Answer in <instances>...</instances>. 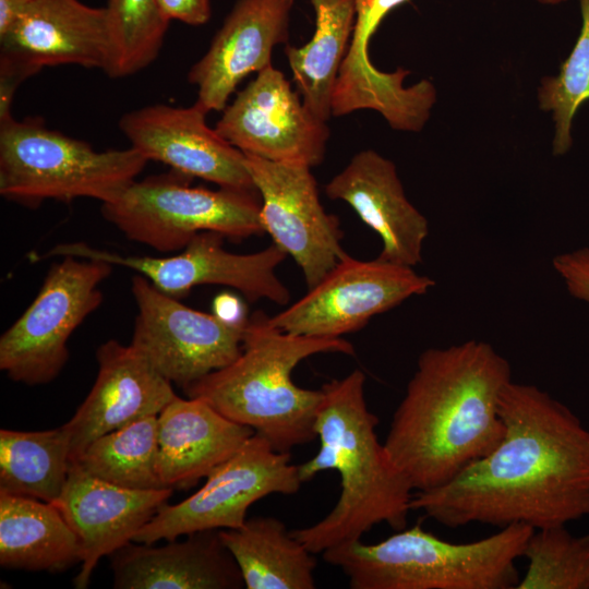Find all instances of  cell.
I'll return each instance as SVG.
<instances>
[{
	"label": "cell",
	"instance_id": "obj_1",
	"mask_svg": "<svg viewBox=\"0 0 589 589\" xmlns=\"http://www.w3.org/2000/svg\"><path fill=\"white\" fill-rule=\"evenodd\" d=\"M496 447L449 482L416 491L411 510L457 528L483 524L532 529L589 515V430L536 385L510 381L500 398Z\"/></svg>",
	"mask_w": 589,
	"mask_h": 589
},
{
	"label": "cell",
	"instance_id": "obj_2",
	"mask_svg": "<svg viewBox=\"0 0 589 589\" xmlns=\"http://www.w3.org/2000/svg\"><path fill=\"white\" fill-rule=\"evenodd\" d=\"M510 381L508 361L482 340L420 354L383 443L413 491L449 482L496 447L500 398Z\"/></svg>",
	"mask_w": 589,
	"mask_h": 589
},
{
	"label": "cell",
	"instance_id": "obj_3",
	"mask_svg": "<svg viewBox=\"0 0 589 589\" xmlns=\"http://www.w3.org/2000/svg\"><path fill=\"white\" fill-rule=\"evenodd\" d=\"M364 385L365 375L354 370L322 387L324 396L314 425L320 448L298 465L302 483L326 470L340 477L334 508L314 525L291 530L313 554L361 540L380 524L395 531L407 526L413 490L378 441V418L368 408Z\"/></svg>",
	"mask_w": 589,
	"mask_h": 589
},
{
	"label": "cell",
	"instance_id": "obj_4",
	"mask_svg": "<svg viewBox=\"0 0 589 589\" xmlns=\"http://www.w3.org/2000/svg\"><path fill=\"white\" fill-rule=\"evenodd\" d=\"M325 352L354 354L342 338L283 332L256 311L247 317L241 352L183 390L209 404L226 418L250 426L278 452L290 453L316 437L314 430L323 389L298 386L291 375L304 359Z\"/></svg>",
	"mask_w": 589,
	"mask_h": 589
},
{
	"label": "cell",
	"instance_id": "obj_5",
	"mask_svg": "<svg viewBox=\"0 0 589 589\" xmlns=\"http://www.w3.org/2000/svg\"><path fill=\"white\" fill-rule=\"evenodd\" d=\"M534 529L510 525L467 543L443 540L420 522L365 544L341 543L323 552L351 589H516V561Z\"/></svg>",
	"mask_w": 589,
	"mask_h": 589
},
{
	"label": "cell",
	"instance_id": "obj_6",
	"mask_svg": "<svg viewBox=\"0 0 589 589\" xmlns=\"http://www.w3.org/2000/svg\"><path fill=\"white\" fill-rule=\"evenodd\" d=\"M147 163L131 146L96 151L39 118L0 122V194L28 206L81 197L112 202Z\"/></svg>",
	"mask_w": 589,
	"mask_h": 589
},
{
	"label": "cell",
	"instance_id": "obj_7",
	"mask_svg": "<svg viewBox=\"0 0 589 589\" xmlns=\"http://www.w3.org/2000/svg\"><path fill=\"white\" fill-rule=\"evenodd\" d=\"M193 178L170 170L135 180L101 204L106 220L128 239L161 253L183 250L200 232L241 240L265 233L257 192L192 187Z\"/></svg>",
	"mask_w": 589,
	"mask_h": 589
},
{
	"label": "cell",
	"instance_id": "obj_8",
	"mask_svg": "<svg viewBox=\"0 0 589 589\" xmlns=\"http://www.w3.org/2000/svg\"><path fill=\"white\" fill-rule=\"evenodd\" d=\"M51 264L28 308L0 337V369L14 382H52L69 359L68 341L103 302L113 265L63 255Z\"/></svg>",
	"mask_w": 589,
	"mask_h": 589
},
{
	"label": "cell",
	"instance_id": "obj_9",
	"mask_svg": "<svg viewBox=\"0 0 589 589\" xmlns=\"http://www.w3.org/2000/svg\"><path fill=\"white\" fill-rule=\"evenodd\" d=\"M290 453L276 450L254 433L229 459L213 469L201 489L175 505L165 504L133 541L154 544L208 529L241 527L248 509L271 494L290 495L302 481Z\"/></svg>",
	"mask_w": 589,
	"mask_h": 589
},
{
	"label": "cell",
	"instance_id": "obj_10",
	"mask_svg": "<svg viewBox=\"0 0 589 589\" xmlns=\"http://www.w3.org/2000/svg\"><path fill=\"white\" fill-rule=\"evenodd\" d=\"M131 290L137 308L131 345L171 384L184 389L240 354L248 316L231 322L194 310L141 274Z\"/></svg>",
	"mask_w": 589,
	"mask_h": 589
},
{
	"label": "cell",
	"instance_id": "obj_11",
	"mask_svg": "<svg viewBox=\"0 0 589 589\" xmlns=\"http://www.w3.org/2000/svg\"><path fill=\"white\" fill-rule=\"evenodd\" d=\"M224 238L216 232H200L180 253L166 257L121 255L84 242L58 244L43 257L72 255L123 266L177 299L194 287L219 285L235 288L250 301L266 299L287 304L290 293L276 268L288 255L274 243L250 254L231 253L224 249Z\"/></svg>",
	"mask_w": 589,
	"mask_h": 589
},
{
	"label": "cell",
	"instance_id": "obj_12",
	"mask_svg": "<svg viewBox=\"0 0 589 589\" xmlns=\"http://www.w3.org/2000/svg\"><path fill=\"white\" fill-rule=\"evenodd\" d=\"M434 285L412 267L347 254L301 299L268 316V322L293 335L339 338L405 300L425 294Z\"/></svg>",
	"mask_w": 589,
	"mask_h": 589
},
{
	"label": "cell",
	"instance_id": "obj_13",
	"mask_svg": "<svg viewBox=\"0 0 589 589\" xmlns=\"http://www.w3.org/2000/svg\"><path fill=\"white\" fill-rule=\"evenodd\" d=\"M244 155L265 232L296 261L308 288L314 287L348 254L338 217L325 212L311 167Z\"/></svg>",
	"mask_w": 589,
	"mask_h": 589
},
{
	"label": "cell",
	"instance_id": "obj_14",
	"mask_svg": "<svg viewBox=\"0 0 589 589\" xmlns=\"http://www.w3.org/2000/svg\"><path fill=\"white\" fill-rule=\"evenodd\" d=\"M215 129L244 154L311 168L323 161L330 134L273 65L237 94Z\"/></svg>",
	"mask_w": 589,
	"mask_h": 589
},
{
	"label": "cell",
	"instance_id": "obj_15",
	"mask_svg": "<svg viewBox=\"0 0 589 589\" xmlns=\"http://www.w3.org/2000/svg\"><path fill=\"white\" fill-rule=\"evenodd\" d=\"M207 113L197 103L189 107L155 104L123 115L119 129L148 161L219 188L257 192L244 153L208 127Z\"/></svg>",
	"mask_w": 589,
	"mask_h": 589
},
{
	"label": "cell",
	"instance_id": "obj_16",
	"mask_svg": "<svg viewBox=\"0 0 589 589\" xmlns=\"http://www.w3.org/2000/svg\"><path fill=\"white\" fill-rule=\"evenodd\" d=\"M95 383L64 424L70 460L75 461L96 438L140 419L158 416L176 397L172 384L130 344L110 339L96 351Z\"/></svg>",
	"mask_w": 589,
	"mask_h": 589
},
{
	"label": "cell",
	"instance_id": "obj_17",
	"mask_svg": "<svg viewBox=\"0 0 589 589\" xmlns=\"http://www.w3.org/2000/svg\"><path fill=\"white\" fill-rule=\"evenodd\" d=\"M172 489L131 490L97 479L71 462L68 481L53 504L77 537L81 568L76 589L88 587L99 560L109 556L167 504Z\"/></svg>",
	"mask_w": 589,
	"mask_h": 589
},
{
	"label": "cell",
	"instance_id": "obj_18",
	"mask_svg": "<svg viewBox=\"0 0 589 589\" xmlns=\"http://www.w3.org/2000/svg\"><path fill=\"white\" fill-rule=\"evenodd\" d=\"M294 0H237L204 56L188 73L195 103L221 111L249 74L272 65V51L289 38Z\"/></svg>",
	"mask_w": 589,
	"mask_h": 589
},
{
	"label": "cell",
	"instance_id": "obj_19",
	"mask_svg": "<svg viewBox=\"0 0 589 589\" xmlns=\"http://www.w3.org/2000/svg\"><path fill=\"white\" fill-rule=\"evenodd\" d=\"M324 190L330 200L346 202L378 235V260L412 268L421 263L429 223L407 199L392 160L373 149L361 151Z\"/></svg>",
	"mask_w": 589,
	"mask_h": 589
},
{
	"label": "cell",
	"instance_id": "obj_20",
	"mask_svg": "<svg viewBox=\"0 0 589 589\" xmlns=\"http://www.w3.org/2000/svg\"><path fill=\"white\" fill-rule=\"evenodd\" d=\"M116 589H240L237 562L219 529L195 531L160 546L130 541L109 555Z\"/></svg>",
	"mask_w": 589,
	"mask_h": 589
},
{
	"label": "cell",
	"instance_id": "obj_21",
	"mask_svg": "<svg viewBox=\"0 0 589 589\" xmlns=\"http://www.w3.org/2000/svg\"><path fill=\"white\" fill-rule=\"evenodd\" d=\"M109 47L105 7L80 0H35L0 37V48L39 69L72 64L105 71Z\"/></svg>",
	"mask_w": 589,
	"mask_h": 589
},
{
	"label": "cell",
	"instance_id": "obj_22",
	"mask_svg": "<svg viewBox=\"0 0 589 589\" xmlns=\"http://www.w3.org/2000/svg\"><path fill=\"white\" fill-rule=\"evenodd\" d=\"M157 420L158 471L172 490L194 486L255 433L199 398L177 396Z\"/></svg>",
	"mask_w": 589,
	"mask_h": 589
},
{
	"label": "cell",
	"instance_id": "obj_23",
	"mask_svg": "<svg viewBox=\"0 0 589 589\" xmlns=\"http://www.w3.org/2000/svg\"><path fill=\"white\" fill-rule=\"evenodd\" d=\"M77 563H81L77 537L53 504L0 493L3 568L55 573Z\"/></svg>",
	"mask_w": 589,
	"mask_h": 589
},
{
	"label": "cell",
	"instance_id": "obj_24",
	"mask_svg": "<svg viewBox=\"0 0 589 589\" xmlns=\"http://www.w3.org/2000/svg\"><path fill=\"white\" fill-rule=\"evenodd\" d=\"M247 589H314L316 560L275 517L248 518L239 528L219 529Z\"/></svg>",
	"mask_w": 589,
	"mask_h": 589
},
{
	"label": "cell",
	"instance_id": "obj_25",
	"mask_svg": "<svg viewBox=\"0 0 589 589\" xmlns=\"http://www.w3.org/2000/svg\"><path fill=\"white\" fill-rule=\"evenodd\" d=\"M315 11V31L301 47L286 45L285 55L304 106L328 121L340 65L348 51L353 26L352 0H310Z\"/></svg>",
	"mask_w": 589,
	"mask_h": 589
},
{
	"label": "cell",
	"instance_id": "obj_26",
	"mask_svg": "<svg viewBox=\"0 0 589 589\" xmlns=\"http://www.w3.org/2000/svg\"><path fill=\"white\" fill-rule=\"evenodd\" d=\"M71 467L65 425L44 431L0 430V493L53 503Z\"/></svg>",
	"mask_w": 589,
	"mask_h": 589
},
{
	"label": "cell",
	"instance_id": "obj_27",
	"mask_svg": "<svg viewBox=\"0 0 589 589\" xmlns=\"http://www.w3.org/2000/svg\"><path fill=\"white\" fill-rule=\"evenodd\" d=\"M157 417L140 419L94 440L73 462L88 474L125 489H167L158 471Z\"/></svg>",
	"mask_w": 589,
	"mask_h": 589
},
{
	"label": "cell",
	"instance_id": "obj_28",
	"mask_svg": "<svg viewBox=\"0 0 589 589\" xmlns=\"http://www.w3.org/2000/svg\"><path fill=\"white\" fill-rule=\"evenodd\" d=\"M110 47L105 73L112 79L134 75L159 56L170 21L158 0H107Z\"/></svg>",
	"mask_w": 589,
	"mask_h": 589
},
{
	"label": "cell",
	"instance_id": "obj_29",
	"mask_svg": "<svg viewBox=\"0 0 589 589\" xmlns=\"http://www.w3.org/2000/svg\"><path fill=\"white\" fill-rule=\"evenodd\" d=\"M407 1L352 0L354 26L335 84L334 97L337 101L347 106H368L380 101L392 91L395 76L372 63L369 44L384 17Z\"/></svg>",
	"mask_w": 589,
	"mask_h": 589
},
{
	"label": "cell",
	"instance_id": "obj_30",
	"mask_svg": "<svg viewBox=\"0 0 589 589\" xmlns=\"http://www.w3.org/2000/svg\"><path fill=\"white\" fill-rule=\"evenodd\" d=\"M525 576L516 589H589V534L566 525L533 530L524 552Z\"/></svg>",
	"mask_w": 589,
	"mask_h": 589
},
{
	"label": "cell",
	"instance_id": "obj_31",
	"mask_svg": "<svg viewBox=\"0 0 589 589\" xmlns=\"http://www.w3.org/2000/svg\"><path fill=\"white\" fill-rule=\"evenodd\" d=\"M581 26L578 38L556 75L545 76L538 91L540 109L552 112L553 154H566L572 145L573 120L589 100V0H579Z\"/></svg>",
	"mask_w": 589,
	"mask_h": 589
},
{
	"label": "cell",
	"instance_id": "obj_32",
	"mask_svg": "<svg viewBox=\"0 0 589 589\" xmlns=\"http://www.w3.org/2000/svg\"><path fill=\"white\" fill-rule=\"evenodd\" d=\"M41 69L16 51L0 49V122L12 118L17 87Z\"/></svg>",
	"mask_w": 589,
	"mask_h": 589
},
{
	"label": "cell",
	"instance_id": "obj_33",
	"mask_svg": "<svg viewBox=\"0 0 589 589\" xmlns=\"http://www.w3.org/2000/svg\"><path fill=\"white\" fill-rule=\"evenodd\" d=\"M552 264L569 294L589 304V248L557 254Z\"/></svg>",
	"mask_w": 589,
	"mask_h": 589
},
{
	"label": "cell",
	"instance_id": "obj_34",
	"mask_svg": "<svg viewBox=\"0 0 589 589\" xmlns=\"http://www.w3.org/2000/svg\"><path fill=\"white\" fill-rule=\"evenodd\" d=\"M165 16L188 25L206 24L212 15L209 0H158Z\"/></svg>",
	"mask_w": 589,
	"mask_h": 589
},
{
	"label": "cell",
	"instance_id": "obj_35",
	"mask_svg": "<svg viewBox=\"0 0 589 589\" xmlns=\"http://www.w3.org/2000/svg\"><path fill=\"white\" fill-rule=\"evenodd\" d=\"M35 0H0V37L14 24L21 13Z\"/></svg>",
	"mask_w": 589,
	"mask_h": 589
},
{
	"label": "cell",
	"instance_id": "obj_36",
	"mask_svg": "<svg viewBox=\"0 0 589 589\" xmlns=\"http://www.w3.org/2000/svg\"><path fill=\"white\" fill-rule=\"evenodd\" d=\"M215 314L231 322L243 321L247 317L242 312L239 301L228 296H221L216 299Z\"/></svg>",
	"mask_w": 589,
	"mask_h": 589
},
{
	"label": "cell",
	"instance_id": "obj_37",
	"mask_svg": "<svg viewBox=\"0 0 589 589\" xmlns=\"http://www.w3.org/2000/svg\"><path fill=\"white\" fill-rule=\"evenodd\" d=\"M538 2H540L541 4H546V5H557V4H561L567 0H537Z\"/></svg>",
	"mask_w": 589,
	"mask_h": 589
}]
</instances>
